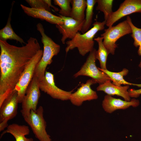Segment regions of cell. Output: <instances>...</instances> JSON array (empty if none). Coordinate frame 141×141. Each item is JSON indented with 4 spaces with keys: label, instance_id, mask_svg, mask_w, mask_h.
<instances>
[{
    "label": "cell",
    "instance_id": "obj_27",
    "mask_svg": "<svg viewBox=\"0 0 141 141\" xmlns=\"http://www.w3.org/2000/svg\"><path fill=\"white\" fill-rule=\"evenodd\" d=\"M128 91L130 97L137 98L141 95V88L137 90L132 89H129Z\"/></svg>",
    "mask_w": 141,
    "mask_h": 141
},
{
    "label": "cell",
    "instance_id": "obj_28",
    "mask_svg": "<svg viewBox=\"0 0 141 141\" xmlns=\"http://www.w3.org/2000/svg\"></svg>",
    "mask_w": 141,
    "mask_h": 141
},
{
    "label": "cell",
    "instance_id": "obj_9",
    "mask_svg": "<svg viewBox=\"0 0 141 141\" xmlns=\"http://www.w3.org/2000/svg\"><path fill=\"white\" fill-rule=\"evenodd\" d=\"M19 103L17 92L13 90L0 106V132L4 131L8 126L9 120L16 116Z\"/></svg>",
    "mask_w": 141,
    "mask_h": 141
},
{
    "label": "cell",
    "instance_id": "obj_21",
    "mask_svg": "<svg viewBox=\"0 0 141 141\" xmlns=\"http://www.w3.org/2000/svg\"><path fill=\"white\" fill-rule=\"evenodd\" d=\"M94 40L97 42L98 45V49L96 52V59L99 61L101 68L107 69V61L109 53L103 44V38L101 36L98 37L94 38Z\"/></svg>",
    "mask_w": 141,
    "mask_h": 141
},
{
    "label": "cell",
    "instance_id": "obj_11",
    "mask_svg": "<svg viewBox=\"0 0 141 141\" xmlns=\"http://www.w3.org/2000/svg\"><path fill=\"white\" fill-rule=\"evenodd\" d=\"M136 13H141V0H125L116 11L113 12L105 25L108 27H111L122 17Z\"/></svg>",
    "mask_w": 141,
    "mask_h": 141
},
{
    "label": "cell",
    "instance_id": "obj_3",
    "mask_svg": "<svg viewBox=\"0 0 141 141\" xmlns=\"http://www.w3.org/2000/svg\"><path fill=\"white\" fill-rule=\"evenodd\" d=\"M36 27L41 36V41L43 45V56L36 68L34 74L39 80L44 77L46 68L52 62L53 57L60 52V46L45 34L41 23H38Z\"/></svg>",
    "mask_w": 141,
    "mask_h": 141
},
{
    "label": "cell",
    "instance_id": "obj_23",
    "mask_svg": "<svg viewBox=\"0 0 141 141\" xmlns=\"http://www.w3.org/2000/svg\"><path fill=\"white\" fill-rule=\"evenodd\" d=\"M87 6L86 9L85 21L81 32L84 34L89 30L92 22L93 8L97 0H86Z\"/></svg>",
    "mask_w": 141,
    "mask_h": 141
},
{
    "label": "cell",
    "instance_id": "obj_20",
    "mask_svg": "<svg viewBox=\"0 0 141 141\" xmlns=\"http://www.w3.org/2000/svg\"><path fill=\"white\" fill-rule=\"evenodd\" d=\"M72 10L70 17L79 21L85 19V11L87 6L86 0H71Z\"/></svg>",
    "mask_w": 141,
    "mask_h": 141
},
{
    "label": "cell",
    "instance_id": "obj_2",
    "mask_svg": "<svg viewBox=\"0 0 141 141\" xmlns=\"http://www.w3.org/2000/svg\"><path fill=\"white\" fill-rule=\"evenodd\" d=\"M106 21H96L92 28L84 34L78 32L72 39L67 41L65 51L67 53L70 50L77 48L79 54L83 56L92 51L94 49V38L97 33L104 30Z\"/></svg>",
    "mask_w": 141,
    "mask_h": 141
},
{
    "label": "cell",
    "instance_id": "obj_5",
    "mask_svg": "<svg viewBox=\"0 0 141 141\" xmlns=\"http://www.w3.org/2000/svg\"><path fill=\"white\" fill-rule=\"evenodd\" d=\"M44 111L43 107L40 106L36 111L31 110L28 115L23 118L39 141H52L46 130V124L44 117Z\"/></svg>",
    "mask_w": 141,
    "mask_h": 141
},
{
    "label": "cell",
    "instance_id": "obj_22",
    "mask_svg": "<svg viewBox=\"0 0 141 141\" xmlns=\"http://www.w3.org/2000/svg\"><path fill=\"white\" fill-rule=\"evenodd\" d=\"M126 20L131 28V36L134 40L133 45L136 48L139 47L137 52L139 55L141 57V28H138L134 25L129 16H127ZM138 66L141 68V59Z\"/></svg>",
    "mask_w": 141,
    "mask_h": 141
},
{
    "label": "cell",
    "instance_id": "obj_18",
    "mask_svg": "<svg viewBox=\"0 0 141 141\" xmlns=\"http://www.w3.org/2000/svg\"><path fill=\"white\" fill-rule=\"evenodd\" d=\"M14 2H13L10 12L6 25L0 30V40L7 41L8 39L14 40L22 44H26L24 40L14 31L10 24L13 6Z\"/></svg>",
    "mask_w": 141,
    "mask_h": 141
},
{
    "label": "cell",
    "instance_id": "obj_6",
    "mask_svg": "<svg viewBox=\"0 0 141 141\" xmlns=\"http://www.w3.org/2000/svg\"><path fill=\"white\" fill-rule=\"evenodd\" d=\"M97 50L94 48L89 52L86 62L80 69L74 74L76 78L80 76H85L91 77L95 84H101L107 81L111 80L105 73L99 70L96 64Z\"/></svg>",
    "mask_w": 141,
    "mask_h": 141
},
{
    "label": "cell",
    "instance_id": "obj_1",
    "mask_svg": "<svg viewBox=\"0 0 141 141\" xmlns=\"http://www.w3.org/2000/svg\"><path fill=\"white\" fill-rule=\"evenodd\" d=\"M0 105L11 94L30 61L41 49L37 40L30 37L18 47L0 40Z\"/></svg>",
    "mask_w": 141,
    "mask_h": 141
},
{
    "label": "cell",
    "instance_id": "obj_16",
    "mask_svg": "<svg viewBox=\"0 0 141 141\" xmlns=\"http://www.w3.org/2000/svg\"><path fill=\"white\" fill-rule=\"evenodd\" d=\"M129 86H117L113 84L111 81L109 80L99 84L96 89L97 91H103L107 95L121 97L125 101H129L131 100L128 91Z\"/></svg>",
    "mask_w": 141,
    "mask_h": 141
},
{
    "label": "cell",
    "instance_id": "obj_15",
    "mask_svg": "<svg viewBox=\"0 0 141 141\" xmlns=\"http://www.w3.org/2000/svg\"><path fill=\"white\" fill-rule=\"evenodd\" d=\"M20 6L24 12L29 16L45 20L56 25L63 23V19L60 16L54 15L46 10L29 7L22 4Z\"/></svg>",
    "mask_w": 141,
    "mask_h": 141
},
{
    "label": "cell",
    "instance_id": "obj_10",
    "mask_svg": "<svg viewBox=\"0 0 141 141\" xmlns=\"http://www.w3.org/2000/svg\"><path fill=\"white\" fill-rule=\"evenodd\" d=\"M40 90L54 99L62 101L69 100L73 91H67L62 90L55 85L54 75L46 71L44 78L39 80Z\"/></svg>",
    "mask_w": 141,
    "mask_h": 141
},
{
    "label": "cell",
    "instance_id": "obj_19",
    "mask_svg": "<svg viewBox=\"0 0 141 141\" xmlns=\"http://www.w3.org/2000/svg\"><path fill=\"white\" fill-rule=\"evenodd\" d=\"M98 69L106 73L111 79L112 84L117 86H121V85H134L141 87V84H135L128 82L125 80L124 78V76L126 75L129 71L126 68L123 69L122 70L119 72H113L109 71L107 69H103L98 67Z\"/></svg>",
    "mask_w": 141,
    "mask_h": 141
},
{
    "label": "cell",
    "instance_id": "obj_4",
    "mask_svg": "<svg viewBox=\"0 0 141 141\" xmlns=\"http://www.w3.org/2000/svg\"><path fill=\"white\" fill-rule=\"evenodd\" d=\"M132 32L130 26L126 20L105 29L101 36L103 38V44L109 54L114 55L117 47L116 42L120 38Z\"/></svg>",
    "mask_w": 141,
    "mask_h": 141
},
{
    "label": "cell",
    "instance_id": "obj_8",
    "mask_svg": "<svg viewBox=\"0 0 141 141\" xmlns=\"http://www.w3.org/2000/svg\"><path fill=\"white\" fill-rule=\"evenodd\" d=\"M40 90L38 78L34 75L21 103L20 111L23 117L28 115L31 110L36 111L40 96Z\"/></svg>",
    "mask_w": 141,
    "mask_h": 141
},
{
    "label": "cell",
    "instance_id": "obj_13",
    "mask_svg": "<svg viewBox=\"0 0 141 141\" xmlns=\"http://www.w3.org/2000/svg\"><path fill=\"white\" fill-rule=\"evenodd\" d=\"M59 15L63 19L64 22L62 24L56 25V27L62 34L61 40L63 44H64L67 39H72L79 31H81L85 20H78L70 17Z\"/></svg>",
    "mask_w": 141,
    "mask_h": 141
},
{
    "label": "cell",
    "instance_id": "obj_7",
    "mask_svg": "<svg viewBox=\"0 0 141 141\" xmlns=\"http://www.w3.org/2000/svg\"><path fill=\"white\" fill-rule=\"evenodd\" d=\"M43 50H40L30 61L23 72L14 90L17 93L19 103H21L27 89L34 74L36 68L41 59Z\"/></svg>",
    "mask_w": 141,
    "mask_h": 141
},
{
    "label": "cell",
    "instance_id": "obj_12",
    "mask_svg": "<svg viewBox=\"0 0 141 141\" xmlns=\"http://www.w3.org/2000/svg\"><path fill=\"white\" fill-rule=\"evenodd\" d=\"M95 83L92 79L87 80L85 83H82L77 91L71 94L69 100L74 105L80 106L86 101L97 99L98 96L96 92L92 90L91 86Z\"/></svg>",
    "mask_w": 141,
    "mask_h": 141
},
{
    "label": "cell",
    "instance_id": "obj_26",
    "mask_svg": "<svg viewBox=\"0 0 141 141\" xmlns=\"http://www.w3.org/2000/svg\"><path fill=\"white\" fill-rule=\"evenodd\" d=\"M26 1L31 6V8L44 9L50 11V7L46 0H26Z\"/></svg>",
    "mask_w": 141,
    "mask_h": 141
},
{
    "label": "cell",
    "instance_id": "obj_24",
    "mask_svg": "<svg viewBox=\"0 0 141 141\" xmlns=\"http://www.w3.org/2000/svg\"><path fill=\"white\" fill-rule=\"evenodd\" d=\"M113 1V0H97V5L96 10L103 13L104 20L106 21L113 12L112 8Z\"/></svg>",
    "mask_w": 141,
    "mask_h": 141
},
{
    "label": "cell",
    "instance_id": "obj_14",
    "mask_svg": "<svg viewBox=\"0 0 141 141\" xmlns=\"http://www.w3.org/2000/svg\"><path fill=\"white\" fill-rule=\"evenodd\" d=\"M139 104V101L135 98H133L128 101L115 98L107 95L104 97L102 106L105 112L110 113L116 110L125 109L130 106L136 107Z\"/></svg>",
    "mask_w": 141,
    "mask_h": 141
},
{
    "label": "cell",
    "instance_id": "obj_17",
    "mask_svg": "<svg viewBox=\"0 0 141 141\" xmlns=\"http://www.w3.org/2000/svg\"><path fill=\"white\" fill-rule=\"evenodd\" d=\"M30 132L28 126L13 123L8 125L6 130L3 131L1 134L0 138L5 134L9 133L13 136L15 141H34L33 138L25 137V136L29 134Z\"/></svg>",
    "mask_w": 141,
    "mask_h": 141
},
{
    "label": "cell",
    "instance_id": "obj_25",
    "mask_svg": "<svg viewBox=\"0 0 141 141\" xmlns=\"http://www.w3.org/2000/svg\"><path fill=\"white\" fill-rule=\"evenodd\" d=\"M54 2L55 5H58L60 8L59 13L61 16L66 17H70L72 7L70 4L71 0H54Z\"/></svg>",
    "mask_w": 141,
    "mask_h": 141
}]
</instances>
